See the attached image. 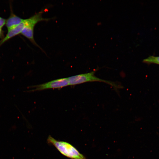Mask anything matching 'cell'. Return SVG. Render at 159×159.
<instances>
[{
	"label": "cell",
	"instance_id": "1",
	"mask_svg": "<svg viewBox=\"0 0 159 159\" xmlns=\"http://www.w3.org/2000/svg\"><path fill=\"white\" fill-rule=\"evenodd\" d=\"M97 70V69H96L90 72L67 78L69 85H75L89 82H99L109 84L113 87L116 90L123 88L122 85L115 82L101 79L96 76L95 74Z\"/></svg>",
	"mask_w": 159,
	"mask_h": 159
},
{
	"label": "cell",
	"instance_id": "2",
	"mask_svg": "<svg viewBox=\"0 0 159 159\" xmlns=\"http://www.w3.org/2000/svg\"><path fill=\"white\" fill-rule=\"evenodd\" d=\"M48 143L54 146L64 155L71 159H85V157L72 145L67 142L58 141L49 135Z\"/></svg>",
	"mask_w": 159,
	"mask_h": 159
},
{
	"label": "cell",
	"instance_id": "3",
	"mask_svg": "<svg viewBox=\"0 0 159 159\" xmlns=\"http://www.w3.org/2000/svg\"><path fill=\"white\" fill-rule=\"evenodd\" d=\"M44 12L42 10L30 18L25 19V25L21 34L29 40L34 45L41 48L36 42L34 38V29L36 25L42 21H47L52 18H44L42 15Z\"/></svg>",
	"mask_w": 159,
	"mask_h": 159
},
{
	"label": "cell",
	"instance_id": "4",
	"mask_svg": "<svg viewBox=\"0 0 159 159\" xmlns=\"http://www.w3.org/2000/svg\"><path fill=\"white\" fill-rule=\"evenodd\" d=\"M67 78H62L53 80L43 84L34 86L32 91H39L43 90L61 88L68 85Z\"/></svg>",
	"mask_w": 159,
	"mask_h": 159
},
{
	"label": "cell",
	"instance_id": "5",
	"mask_svg": "<svg viewBox=\"0 0 159 159\" xmlns=\"http://www.w3.org/2000/svg\"><path fill=\"white\" fill-rule=\"evenodd\" d=\"M25 25V19L19 25L15 27L8 31L6 36L0 41V45L10 38L21 34Z\"/></svg>",
	"mask_w": 159,
	"mask_h": 159
},
{
	"label": "cell",
	"instance_id": "6",
	"mask_svg": "<svg viewBox=\"0 0 159 159\" xmlns=\"http://www.w3.org/2000/svg\"><path fill=\"white\" fill-rule=\"evenodd\" d=\"M24 19L12 13L5 23L8 31L15 27L22 22Z\"/></svg>",
	"mask_w": 159,
	"mask_h": 159
},
{
	"label": "cell",
	"instance_id": "7",
	"mask_svg": "<svg viewBox=\"0 0 159 159\" xmlns=\"http://www.w3.org/2000/svg\"><path fill=\"white\" fill-rule=\"evenodd\" d=\"M144 62L159 64V57L150 56L143 60Z\"/></svg>",
	"mask_w": 159,
	"mask_h": 159
},
{
	"label": "cell",
	"instance_id": "8",
	"mask_svg": "<svg viewBox=\"0 0 159 159\" xmlns=\"http://www.w3.org/2000/svg\"><path fill=\"white\" fill-rule=\"evenodd\" d=\"M6 19L0 16V29L5 24Z\"/></svg>",
	"mask_w": 159,
	"mask_h": 159
}]
</instances>
